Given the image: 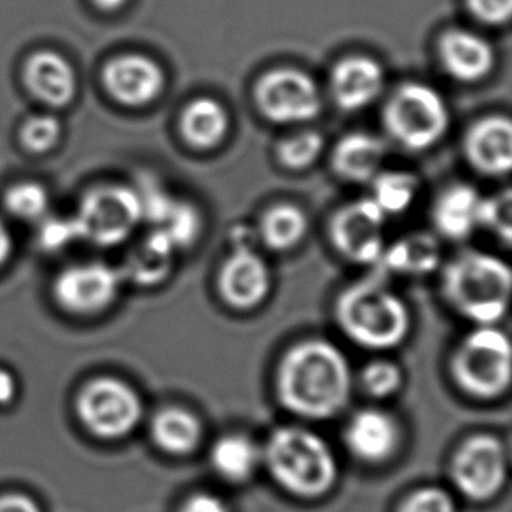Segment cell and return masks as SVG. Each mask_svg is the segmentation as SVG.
<instances>
[{
  "mask_svg": "<svg viewBox=\"0 0 512 512\" xmlns=\"http://www.w3.org/2000/svg\"><path fill=\"white\" fill-rule=\"evenodd\" d=\"M275 390L280 404L292 415L329 420L340 415L352 399V367L331 341H301L280 360Z\"/></svg>",
  "mask_w": 512,
  "mask_h": 512,
  "instance_id": "cell-1",
  "label": "cell"
},
{
  "mask_svg": "<svg viewBox=\"0 0 512 512\" xmlns=\"http://www.w3.org/2000/svg\"><path fill=\"white\" fill-rule=\"evenodd\" d=\"M334 317L348 340L373 352L401 346L413 324L408 305L380 277L346 287L336 299Z\"/></svg>",
  "mask_w": 512,
  "mask_h": 512,
  "instance_id": "cell-2",
  "label": "cell"
},
{
  "mask_svg": "<svg viewBox=\"0 0 512 512\" xmlns=\"http://www.w3.org/2000/svg\"><path fill=\"white\" fill-rule=\"evenodd\" d=\"M443 296L446 303L476 326H497L511 301L512 273L500 257L467 250L444 264Z\"/></svg>",
  "mask_w": 512,
  "mask_h": 512,
  "instance_id": "cell-3",
  "label": "cell"
},
{
  "mask_svg": "<svg viewBox=\"0 0 512 512\" xmlns=\"http://www.w3.org/2000/svg\"><path fill=\"white\" fill-rule=\"evenodd\" d=\"M264 460L278 485L303 499L329 492L338 474L329 444L319 434L301 427L275 430L264 448Z\"/></svg>",
  "mask_w": 512,
  "mask_h": 512,
  "instance_id": "cell-4",
  "label": "cell"
},
{
  "mask_svg": "<svg viewBox=\"0 0 512 512\" xmlns=\"http://www.w3.org/2000/svg\"><path fill=\"white\" fill-rule=\"evenodd\" d=\"M457 387L474 399H499L511 387V341L499 327L478 326L458 343L450 360Z\"/></svg>",
  "mask_w": 512,
  "mask_h": 512,
  "instance_id": "cell-5",
  "label": "cell"
},
{
  "mask_svg": "<svg viewBox=\"0 0 512 512\" xmlns=\"http://www.w3.org/2000/svg\"><path fill=\"white\" fill-rule=\"evenodd\" d=\"M383 126L399 146L420 153L444 139L450 128V111L432 86L408 83L388 100Z\"/></svg>",
  "mask_w": 512,
  "mask_h": 512,
  "instance_id": "cell-6",
  "label": "cell"
},
{
  "mask_svg": "<svg viewBox=\"0 0 512 512\" xmlns=\"http://www.w3.org/2000/svg\"><path fill=\"white\" fill-rule=\"evenodd\" d=\"M142 221L139 193L128 186L91 189L74 219L79 240L98 247H114L125 242Z\"/></svg>",
  "mask_w": 512,
  "mask_h": 512,
  "instance_id": "cell-7",
  "label": "cell"
},
{
  "mask_svg": "<svg viewBox=\"0 0 512 512\" xmlns=\"http://www.w3.org/2000/svg\"><path fill=\"white\" fill-rule=\"evenodd\" d=\"M77 415L93 436L114 441L137 429L144 404L125 381L98 378L90 381L77 397Z\"/></svg>",
  "mask_w": 512,
  "mask_h": 512,
  "instance_id": "cell-8",
  "label": "cell"
},
{
  "mask_svg": "<svg viewBox=\"0 0 512 512\" xmlns=\"http://www.w3.org/2000/svg\"><path fill=\"white\" fill-rule=\"evenodd\" d=\"M387 215L371 198L355 200L336 210L329 222V238L341 256L362 266L380 263L387 247Z\"/></svg>",
  "mask_w": 512,
  "mask_h": 512,
  "instance_id": "cell-9",
  "label": "cell"
},
{
  "mask_svg": "<svg viewBox=\"0 0 512 512\" xmlns=\"http://www.w3.org/2000/svg\"><path fill=\"white\" fill-rule=\"evenodd\" d=\"M249 235L250 228L235 229V247L222 263L217 277L222 301L240 312L263 305L271 291L270 266L254 250Z\"/></svg>",
  "mask_w": 512,
  "mask_h": 512,
  "instance_id": "cell-10",
  "label": "cell"
},
{
  "mask_svg": "<svg viewBox=\"0 0 512 512\" xmlns=\"http://www.w3.org/2000/svg\"><path fill=\"white\" fill-rule=\"evenodd\" d=\"M256 102L266 119L278 125L312 121L322 102L312 77L292 69L273 70L259 81Z\"/></svg>",
  "mask_w": 512,
  "mask_h": 512,
  "instance_id": "cell-11",
  "label": "cell"
},
{
  "mask_svg": "<svg viewBox=\"0 0 512 512\" xmlns=\"http://www.w3.org/2000/svg\"><path fill=\"white\" fill-rule=\"evenodd\" d=\"M507 476V457L497 437L467 439L453 460V478L460 492L472 500L492 499Z\"/></svg>",
  "mask_w": 512,
  "mask_h": 512,
  "instance_id": "cell-12",
  "label": "cell"
},
{
  "mask_svg": "<svg viewBox=\"0 0 512 512\" xmlns=\"http://www.w3.org/2000/svg\"><path fill=\"white\" fill-rule=\"evenodd\" d=\"M121 282V271L109 264H76L63 270L56 278V301L67 312L95 315L114 303Z\"/></svg>",
  "mask_w": 512,
  "mask_h": 512,
  "instance_id": "cell-13",
  "label": "cell"
},
{
  "mask_svg": "<svg viewBox=\"0 0 512 512\" xmlns=\"http://www.w3.org/2000/svg\"><path fill=\"white\" fill-rule=\"evenodd\" d=\"M465 160L486 177H504L512 168V125L506 116L479 119L467 130Z\"/></svg>",
  "mask_w": 512,
  "mask_h": 512,
  "instance_id": "cell-14",
  "label": "cell"
},
{
  "mask_svg": "<svg viewBox=\"0 0 512 512\" xmlns=\"http://www.w3.org/2000/svg\"><path fill=\"white\" fill-rule=\"evenodd\" d=\"M104 83L119 104L142 107L158 98L165 86V74L146 56H119L105 67Z\"/></svg>",
  "mask_w": 512,
  "mask_h": 512,
  "instance_id": "cell-15",
  "label": "cell"
},
{
  "mask_svg": "<svg viewBox=\"0 0 512 512\" xmlns=\"http://www.w3.org/2000/svg\"><path fill=\"white\" fill-rule=\"evenodd\" d=\"M401 441V430L394 416L383 409L367 408L350 418L345 443L353 457L369 464H380L394 455Z\"/></svg>",
  "mask_w": 512,
  "mask_h": 512,
  "instance_id": "cell-16",
  "label": "cell"
},
{
  "mask_svg": "<svg viewBox=\"0 0 512 512\" xmlns=\"http://www.w3.org/2000/svg\"><path fill=\"white\" fill-rule=\"evenodd\" d=\"M331 86L340 109L360 111L380 97L385 86V74L380 63L364 56H353L334 67Z\"/></svg>",
  "mask_w": 512,
  "mask_h": 512,
  "instance_id": "cell-17",
  "label": "cell"
},
{
  "mask_svg": "<svg viewBox=\"0 0 512 512\" xmlns=\"http://www.w3.org/2000/svg\"><path fill=\"white\" fill-rule=\"evenodd\" d=\"M481 200L483 196L471 184L458 182L446 187L432 207V222L437 233L453 242H462L474 235L479 229Z\"/></svg>",
  "mask_w": 512,
  "mask_h": 512,
  "instance_id": "cell-18",
  "label": "cell"
},
{
  "mask_svg": "<svg viewBox=\"0 0 512 512\" xmlns=\"http://www.w3.org/2000/svg\"><path fill=\"white\" fill-rule=\"evenodd\" d=\"M387 156V144L371 133H348L334 146L331 165L338 177L366 184L381 172Z\"/></svg>",
  "mask_w": 512,
  "mask_h": 512,
  "instance_id": "cell-19",
  "label": "cell"
},
{
  "mask_svg": "<svg viewBox=\"0 0 512 512\" xmlns=\"http://www.w3.org/2000/svg\"><path fill=\"white\" fill-rule=\"evenodd\" d=\"M25 83L34 97L51 107L69 105L77 90L72 65L51 51H41L28 60L25 65Z\"/></svg>",
  "mask_w": 512,
  "mask_h": 512,
  "instance_id": "cell-20",
  "label": "cell"
},
{
  "mask_svg": "<svg viewBox=\"0 0 512 512\" xmlns=\"http://www.w3.org/2000/svg\"><path fill=\"white\" fill-rule=\"evenodd\" d=\"M441 58L451 76L474 83L493 69L495 53L490 42L467 30H451L441 41Z\"/></svg>",
  "mask_w": 512,
  "mask_h": 512,
  "instance_id": "cell-21",
  "label": "cell"
},
{
  "mask_svg": "<svg viewBox=\"0 0 512 512\" xmlns=\"http://www.w3.org/2000/svg\"><path fill=\"white\" fill-rule=\"evenodd\" d=\"M443 252L436 236L418 231L402 236L385 247L380 266L387 273L423 277L441 268Z\"/></svg>",
  "mask_w": 512,
  "mask_h": 512,
  "instance_id": "cell-22",
  "label": "cell"
},
{
  "mask_svg": "<svg viewBox=\"0 0 512 512\" xmlns=\"http://www.w3.org/2000/svg\"><path fill=\"white\" fill-rule=\"evenodd\" d=\"M175 254L177 249L168 242L167 236L153 229V233L130 252L121 275L140 287L160 285L172 273Z\"/></svg>",
  "mask_w": 512,
  "mask_h": 512,
  "instance_id": "cell-23",
  "label": "cell"
},
{
  "mask_svg": "<svg viewBox=\"0 0 512 512\" xmlns=\"http://www.w3.org/2000/svg\"><path fill=\"white\" fill-rule=\"evenodd\" d=\"M226 109L212 98H198L187 105L180 118V133L194 149H214L228 135Z\"/></svg>",
  "mask_w": 512,
  "mask_h": 512,
  "instance_id": "cell-24",
  "label": "cell"
},
{
  "mask_svg": "<svg viewBox=\"0 0 512 512\" xmlns=\"http://www.w3.org/2000/svg\"><path fill=\"white\" fill-rule=\"evenodd\" d=\"M154 443L168 455H187L198 448L203 429L193 413L187 409H161L151 423Z\"/></svg>",
  "mask_w": 512,
  "mask_h": 512,
  "instance_id": "cell-25",
  "label": "cell"
},
{
  "mask_svg": "<svg viewBox=\"0 0 512 512\" xmlns=\"http://www.w3.org/2000/svg\"><path fill=\"white\" fill-rule=\"evenodd\" d=\"M308 219L301 208L292 203H278L264 214L259 238L275 252L291 250L305 238Z\"/></svg>",
  "mask_w": 512,
  "mask_h": 512,
  "instance_id": "cell-26",
  "label": "cell"
},
{
  "mask_svg": "<svg viewBox=\"0 0 512 512\" xmlns=\"http://www.w3.org/2000/svg\"><path fill=\"white\" fill-rule=\"evenodd\" d=\"M261 453L249 437L242 434H229L214 444L210 460L215 472L222 478L242 483L256 472Z\"/></svg>",
  "mask_w": 512,
  "mask_h": 512,
  "instance_id": "cell-27",
  "label": "cell"
},
{
  "mask_svg": "<svg viewBox=\"0 0 512 512\" xmlns=\"http://www.w3.org/2000/svg\"><path fill=\"white\" fill-rule=\"evenodd\" d=\"M371 200L387 215H399L413 207L420 193V180L406 170H381L373 180Z\"/></svg>",
  "mask_w": 512,
  "mask_h": 512,
  "instance_id": "cell-28",
  "label": "cell"
},
{
  "mask_svg": "<svg viewBox=\"0 0 512 512\" xmlns=\"http://www.w3.org/2000/svg\"><path fill=\"white\" fill-rule=\"evenodd\" d=\"M201 228H203V219H201L200 210L189 201L177 200L167 219L154 229L167 236L168 242L172 243L179 252L191 247L198 240Z\"/></svg>",
  "mask_w": 512,
  "mask_h": 512,
  "instance_id": "cell-29",
  "label": "cell"
},
{
  "mask_svg": "<svg viewBox=\"0 0 512 512\" xmlns=\"http://www.w3.org/2000/svg\"><path fill=\"white\" fill-rule=\"evenodd\" d=\"M324 137L313 130L296 133L289 139L282 140L277 149L278 161L289 170H305L312 167L324 153Z\"/></svg>",
  "mask_w": 512,
  "mask_h": 512,
  "instance_id": "cell-30",
  "label": "cell"
},
{
  "mask_svg": "<svg viewBox=\"0 0 512 512\" xmlns=\"http://www.w3.org/2000/svg\"><path fill=\"white\" fill-rule=\"evenodd\" d=\"M479 228L497 236L504 245L512 242V196L509 189L483 196L479 207Z\"/></svg>",
  "mask_w": 512,
  "mask_h": 512,
  "instance_id": "cell-31",
  "label": "cell"
},
{
  "mask_svg": "<svg viewBox=\"0 0 512 512\" xmlns=\"http://www.w3.org/2000/svg\"><path fill=\"white\" fill-rule=\"evenodd\" d=\"M360 385L373 399H388L402 387L401 367L390 360L378 359L369 362L360 373Z\"/></svg>",
  "mask_w": 512,
  "mask_h": 512,
  "instance_id": "cell-32",
  "label": "cell"
},
{
  "mask_svg": "<svg viewBox=\"0 0 512 512\" xmlns=\"http://www.w3.org/2000/svg\"><path fill=\"white\" fill-rule=\"evenodd\" d=\"M48 205L46 189L34 182L18 184L13 189H9V193L6 194L7 210L25 221L39 219L48 210Z\"/></svg>",
  "mask_w": 512,
  "mask_h": 512,
  "instance_id": "cell-33",
  "label": "cell"
},
{
  "mask_svg": "<svg viewBox=\"0 0 512 512\" xmlns=\"http://www.w3.org/2000/svg\"><path fill=\"white\" fill-rule=\"evenodd\" d=\"M137 193H139L140 205H142V219H147L154 228H158L161 222L167 219L168 214L172 212V208L179 200L153 179L144 180L140 189H137Z\"/></svg>",
  "mask_w": 512,
  "mask_h": 512,
  "instance_id": "cell-34",
  "label": "cell"
},
{
  "mask_svg": "<svg viewBox=\"0 0 512 512\" xmlns=\"http://www.w3.org/2000/svg\"><path fill=\"white\" fill-rule=\"evenodd\" d=\"M62 126L53 116H34L21 128V142L32 153H46L56 146Z\"/></svg>",
  "mask_w": 512,
  "mask_h": 512,
  "instance_id": "cell-35",
  "label": "cell"
},
{
  "mask_svg": "<svg viewBox=\"0 0 512 512\" xmlns=\"http://www.w3.org/2000/svg\"><path fill=\"white\" fill-rule=\"evenodd\" d=\"M401 512H455L453 500L439 488H425L411 495Z\"/></svg>",
  "mask_w": 512,
  "mask_h": 512,
  "instance_id": "cell-36",
  "label": "cell"
},
{
  "mask_svg": "<svg viewBox=\"0 0 512 512\" xmlns=\"http://www.w3.org/2000/svg\"><path fill=\"white\" fill-rule=\"evenodd\" d=\"M79 240L76 222L53 219L48 221L41 229V243L44 249L58 250L67 247L69 243Z\"/></svg>",
  "mask_w": 512,
  "mask_h": 512,
  "instance_id": "cell-37",
  "label": "cell"
},
{
  "mask_svg": "<svg viewBox=\"0 0 512 512\" xmlns=\"http://www.w3.org/2000/svg\"><path fill=\"white\" fill-rule=\"evenodd\" d=\"M469 6L479 20L499 25V23H506L509 20L512 0H469Z\"/></svg>",
  "mask_w": 512,
  "mask_h": 512,
  "instance_id": "cell-38",
  "label": "cell"
},
{
  "mask_svg": "<svg viewBox=\"0 0 512 512\" xmlns=\"http://www.w3.org/2000/svg\"><path fill=\"white\" fill-rule=\"evenodd\" d=\"M0 512H42L39 504L28 495L9 493L0 497Z\"/></svg>",
  "mask_w": 512,
  "mask_h": 512,
  "instance_id": "cell-39",
  "label": "cell"
},
{
  "mask_svg": "<svg viewBox=\"0 0 512 512\" xmlns=\"http://www.w3.org/2000/svg\"><path fill=\"white\" fill-rule=\"evenodd\" d=\"M182 512H228L224 502L210 493H198L186 502Z\"/></svg>",
  "mask_w": 512,
  "mask_h": 512,
  "instance_id": "cell-40",
  "label": "cell"
},
{
  "mask_svg": "<svg viewBox=\"0 0 512 512\" xmlns=\"http://www.w3.org/2000/svg\"><path fill=\"white\" fill-rule=\"evenodd\" d=\"M16 395V381L9 371L0 369V406H6L14 401Z\"/></svg>",
  "mask_w": 512,
  "mask_h": 512,
  "instance_id": "cell-41",
  "label": "cell"
},
{
  "mask_svg": "<svg viewBox=\"0 0 512 512\" xmlns=\"http://www.w3.org/2000/svg\"><path fill=\"white\" fill-rule=\"evenodd\" d=\"M11 247H13L11 235H9L6 226H4V222L0 221V266L6 263L7 257L11 254Z\"/></svg>",
  "mask_w": 512,
  "mask_h": 512,
  "instance_id": "cell-42",
  "label": "cell"
},
{
  "mask_svg": "<svg viewBox=\"0 0 512 512\" xmlns=\"http://www.w3.org/2000/svg\"><path fill=\"white\" fill-rule=\"evenodd\" d=\"M98 7H102V9H107V11H112V9H118V7L123 6L125 4V0H93Z\"/></svg>",
  "mask_w": 512,
  "mask_h": 512,
  "instance_id": "cell-43",
  "label": "cell"
}]
</instances>
